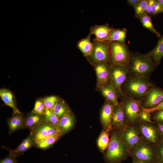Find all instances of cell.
<instances>
[{
  "label": "cell",
  "instance_id": "obj_1",
  "mask_svg": "<svg viewBox=\"0 0 163 163\" xmlns=\"http://www.w3.org/2000/svg\"><path fill=\"white\" fill-rule=\"evenodd\" d=\"M156 67L147 54L139 52L131 53L127 66L128 75L149 78Z\"/></svg>",
  "mask_w": 163,
  "mask_h": 163
},
{
  "label": "cell",
  "instance_id": "obj_2",
  "mask_svg": "<svg viewBox=\"0 0 163 163\" xmlns=\"http://www.w3.org/2000/svg\"><path fill=\"white\" fill-rule=\"evenodd\" d=\"M154 85L149 78L128 75L122 85V90L123 97L141 101Z\"/></svg>",
  "mask_w": 163,
  "mask_h": 163
},
{
  "label": "cell",
  "instance_id": "obj_3",
  "mask_svg": "<svg viewBox=\"0 0 163 163\" xmlns=\"http://www.w3.org/2000/svg\"><path fill=\"white\" fill-rule=\"evenodd\" d=\"M112 132L105 159L107 163H120L130 156L120 136L119 132Z\"/></svg>",
  "mask_w": 163,
  "mask_h": 163
},
{
  "label": "cell",
  "instance_id": "obj_4",
  "mask_svg": "<svg viewBox=\"0 0 163 163\" xmlns=\"http://www.w3.org/2000/svg\"><path fill=\"white\" fill-rule=\"evenodd\" d=\"M120 104L127 124L134 125L138 124L139 116L142 110L141 101L124 96L122 98Z\"/></svg>",
  "mask_w": 163,
  "mask_h": 163
},
{
  "label": "cell",
  "instance_id": "obj_5",
  "mask_svg": "<svg viewBox=\"0 0 163 163\" xmlns=\"http://www.w3.org/2000/svg\"><path fill=\"white\" fill-rule=\"evenodd\" d=\"M130 156L145 163H155L158 159L155 147L142 141L131 150Z\"/></svg>",
  "mask_w": 163,
  "mask_h": 163
},
{
  "label": "cell",
  "instance_id": "obj_6",
  "mask_svg": "<svg viewBox=\"0 0 163 163\" xmlns=\"http://www.w3.org/2000/svg\"><path fill=\"white\" fill-rule=\"evenodd\" d=\"M110 65H119L127 67L131 53L125 43L110 42Z\"/></svg>",
  "mask_w": 163,
  "mask_h": 163
},
{
  "label": "cell",
  "instance_id": "obj_7",
  "mask_svg": "<svg viewBox=\"0 0 163 163\" xmlns=\"http://www.w3.org/2000/svg\"><path fill=\"white\" fill-rule=\"evenodd\" d=\"M154 123L139 122L138 126L142 140L156 147L162 140L158 126Z\"/></svg>",
  "mask_w": 163,
  "mask_h": 163
},
{
  "label": "cell",
  "instance_id": "obj_8",
  "mask_svg": "<svg viewBox=\"0 0 163 163\" xmlns=\"http://www.w3.org/2000/svg\"><path fill=\"white\" fill-rule=\"evenodd\" d=\"M110 73L109 84L114 87L118 97L122 98L123 95L122 87L128 75L127 67L119 65H111Z\"/></svg>",
  "mask_w": 163,
  "mask_h": 163
},
{
  "label": "cell",
  "instance_id": "obj_9",
  "mask_svg": "<svg viewBox=\"0 0 163 163\" xmlns=\"http://www.w3.org/2000/svg\"><path fill=\"white\" fill-rule=\"evenodd\" d=\"M121 138L130 154L131 150L142 140L138 126L127 125L118 130Z\"/></svg>",
  "mask_w": 163,
  "mask_h": 163
},
{
  "label": "cell",
  "instance_id": "obj_10",
  "mask_svg": "<svg viewBox=\"0 0 163 163\" xmlns=\"http://www.w3.org/2000/svg\"><path fill=\"white\" fill-rule=\"evenodd\" d=\"M110 42L108 41L98 40L95 39L93 40V50L89 57L91 62L94 65L102 62L110 64Z\"/></svg>",
  "mask_w": 163,
  "mask_h": 163
},
{
  "label": "cell",
  "instance_id": "obj_11",
  "mask_svg": "<svg viewBox=\"0 0 163 163\" xmlns=\"http://www.w3.org/2000/svg\"><path fill=\"white\" fill-rule=\"evenodd\" d=\"M163 100V90L154 85L141 101L143 108L150 109L157 106Z\"/></svg>",
  "mask_w": 163,
  "mask_h": 163
},
{
  "label": "cell",
  "instance_id": "obj_12",
  "mask_svg": "<svg viewBox=\"0 0 163 163\" xmlns=\"http://www.w3.org/2000/svg\"><path fill=\"white\" fill-rule=\"evenodd\" d=\"M58 131L55 126L45 122L31 130L30 135L35 143L39 142Z\"/></svg>",
  "mask_w": 163,
  "mask_h": 163
},
{
  "label": "cell",
  "instance_id": "obj_13",
  "mask_svg": "<svg viewBox=\"0 0 163 163\" xmlns=\"http://www.w3.org/2000/svg\"><path fill=\"white\" fill-rule=\"evenodd\" d=\"M109 63L102 62L94 65L97 77V86L100 89L104 86L109 84L110 79Z\"/></svg>",
  "mask_w": 163,
  "mask_h": 163
},
{
  "label": "cell",
  "instance_id": "obj_14",
  "mask_svg": "<svg viewBox=\"0 0 163 163\" xmlns=\"http://www.w3.org/2000/svg\"><path fill=\"white\" fill-rule=\"evenodd\" d=\"M114 107L112 103L106 101L100 113L101 121L104 129L109 131L113 129L111 122Z\"/></svg>",
  "mask_w": 163,
  "mask_h": 163
},
{
  "label": "cell",
  "instance_id": "obj_15",
  "mask_svg": "<svg viewBox=\"0 0 163 163\" xmlns=\"http://www.w3.org/2000/svg\"><path fill=\"white\" fill-rule=\"evenodd\" d=\"M112 129L119 130L127 124L126 123L120 103L114 106L111 120Z\"/></svg>",
  "mask_w": 163,
  "mask_h": 163
},
{
  "label": "cell",
  "instance_id": "obj_16",
  "mask_svg": "<svg viewBox=\"0 0 163 163\" xmlns=\"http://www.w3.org/2000/svg\"><path fill=\"white\" fill-rule=\"evenodd\" d=\"M74 116L69 110L58 120L57 129L62 136L69 132L74 126Z\"/></svg>",
  "mask_w": 163,
  "mask_h": 163
},
{
  "label": "cell",
  "instance_id": "obj_17",
  "mask_svg": "<svg viewBox=\"0 0 163 163\" xmlns=\"http://www.w3.org/2000/svg\"><path fill=\"white\" fill-rule=\"evenodd\" d=\"M113 28L107 24L103 25H95L91 27L89 34H94L96 39L103 41L107 38L110 32Z\"/></svg>",
  "mask_w": 163,
  "mask_h": 163
},
{
  "label": "cell",
  "instance_id": "obj_18",
  "mask_svg": "<svg viewBox=\"0 0 163 163\" xmlns=\"http://www.w3.org/2000/svg\"><path fill=\"white\" fill-rule=\"evenodd\" d=\"M146 54L157 66L159 64L163 57V35L160 37L155 47Z\"/></svg>",
  "mask_w": 163,
  "mask_h": 163
},
{
  "label": "cell",
  "instance_id": "obj_19",
  "mask_svg": "<svg viewBox=\"0 0 163 163\" xmlns=\"http://www.w3.org/2000/svg\"><path fill=\"white\" fill-rule=\"evenodd\" d=\"M35 143L33 139L30 134L15 149L13 150H8L9 151V153L17 158L24 154L32 146L35 145Z\"/></svg>",
  "mask_w": 163,
  "mask_h": 163
},
{
  "label": "cell",
  "instance_id": "obj_20",
  "mask_svg": "<svg viewBox=\"0 0 163 163\" xmlns=\"http://www.w3.org/2000/svg\"><path fill=\"white\" fill-rule=\"evenodd\" d=\"M25 118L21 113L13 114L12 116L8 121L9 127V133L24 128Z\"/></svg>",
  "mask_w": 163,
  "mask_h": 163
},
{
  "label": "cell",
  "instance_id": "obj_21",
  "mask_svg": "<svg viewBox=\"0 0 163 163\" xmlns=\"http://www.w3.org/2000/svg\"><path fill=\"white\" fill-rule=\"evenodd\" d=\"M0 96L5 104L12 109L13 114L21 113L17 108L14 100V96L11 91L5 88L1 89Z\"/></svg>",
  "mask_w": 163,
  "mask_h": 163
},
{
  "label": "cell",
  "instance_id": "obj_22",
  "mask_svg": "<svg viewBox=\"0 0 163 163\" xmlns=\"http://www.w3.org/2000/svg\"><path fill=\"white\" fill-rule=\"evenodd\" d=\"M100 89L107 101L111 103L114 106L119 103L116 91L111 85L109 83L106 84Z\"/></svg>",
  "mask_w": 163,
  "mask_h": 163
},
{
  "label": "cell",
  "instance_id": "obj_23",
  "mask_svg": "<svg viewBox=\"0 0 163 163\" xmlns=\"http://www.w3.org/2000/svg\"><path fill=\"white\" fill-rule=\"evenodd\" d=\"M45 122L43 115L32 112L25 119L24 128L32 130Z\"/></svg>",
  "mask_w": 163,
  "mask_h": 163
},
{
  "label": "cell",
  "instance_id": "obj_24",
  "mask_svg": "<svg viewBox=\"0 0 163 163\" xmlns=\"http://www.w3.org/2000/svg\"><path fill=\"white\" fill-rule=\"evenodd\" d=\"M127 33L125 28L113 29L110 32L108 37L103 41H117L125 43Z\"/></svg>",
  "mask_w": 163,
  "mask_h": 163
},
{
  "label": "cell",
  "instance_id": "obj_25",
  "mask_svg": "<svg viewBox=\"0 0 163 163\" xmlns=\"http://www.w3.org/2000/svg\"><path fill=\"white\" fill-rule=\"evenodd\" d=\"M91 36L89 34L86 38L79 40L77 44L78 48L87 57L91 55L94 48L93 44L90 40Z\"/></svg>",
  "mask_w": 163,
  "mask_h": 163
},
{
  "label": "cell",
  "instance_id": "obj_26",
  "mask_svg": "<svg viewBox=\"0 0 163 163\" xmlns=\"http://www.w3.org/2000/svg\"><path fill=\"white\" fill-rule=\"evenodd\" d=\"M62 136L58 131L44 139L35 144V146L37 148L43 149H46L52 146Z\"/></svg>",
  "mask_w": 163,
  "mask_h": 163
},
{
  "label": "cell",
  "instance_id": "obj_27",
  "mask_svg": "<svg viewBox=\"0 0 163 163\" xmlns=\"http://www.w3.org/2000/svg\"><path fill=\"white\" fill-rule=\"evenodd\" d=\"M139 19L143 27L149 29L152 33L155 34L157 37H161L160 33L157 31L153 26L151 16L145 12Z\"/></svg>",
  "mask_w": 163,
  "mask_h": 163
},
{
  "label": "cell",
  "instance_id": "obj_28",
  "mask_svg": "<svg viewBox=\"0 0 163 163\" xmlns=\"http://www.w3.org/2000/svg\"><path fill=\"white\" fill-rule=\"evenodd\" d=\"M109 131L104 130L101 133L97 140V144L98 148L102 152L106 149L109 143Z\"/></svg>",
  "mask_w": 163,
  "mask_h": 163
},
{
  "label": "cell",
  "instance_id": "obj_29",
  "mask_svg": "<svg viewBox=\"0 0 163 163\" xmlns=\"http://www.w3.org/2000/svg\"><path fill=\"white\" fill-rule=\"evenodd\" d=\"M52 110L59 120L69 109L65 102L62 99H59Z\"/></svg>",
  "mask_w": 163,
  "mask_h": 163
},
{
  "label": "cell",
  "instance_id": "obj_30",
  "mask_svg": "<svg viewBox=\"0 0 163 163\" xmlns=\"http://www.w3.org/2000/svg\"><path fill=\"white\" fill-rule=\"evenodd\" d=\"M43 117L46 123L52 125L57 128L59 119L53 112L52 109L46 108Z\"/></svg>",
  "mask_w": 163,
  "mask_h": 163
},
{
  "label": "cell",
  "instance_id": "obj_31",
  "mask_svg": "<svg viewBox=\"0 0 163 163\" xmlns=\"http://www.w3.org/2000/svg\"><path fill=\"white\" fill-rule=\"evenodd\" d=\"M148 0H140L134 7L135 16L140 19L145 12Z\"/></svg>",
  "mask_w": 163,
  "mask_h": 163
},
{
  "label": "cell",
  "instance_id": "obj_32",
  "mask_svg": "<svg viewBox=\"0 0 163 163\" xmlns=\"http://www.w3.org/2000/svg\"><path fill=\"white\" fill-rule=\"evenodd\" d=\"M59 99L56 96H51L44 98L42 101L46 108L53 109Z\"/></svg>",
  "mask_w": 163,
  "mask_h": 163
},
{
  "label": "cell",
  "instance_id": "obj_33",
  "mask_svg": "<svg viewBox=\"0 0 163 163\" xmlns=\"http://www.w3.org/2000/svg\"><path fill=\"white\" fill-rule=\"evenodd\" d=\"M46 107L42 100H38L35 102L34 106L32 112L34 113L43 115Z\"/></svg>",
  "mask_w": 163,
  "mask_h": 163
},
{
  "label": "cell",
  "instance_id": "obj_34",
  "mask_svg": "<svg viewBox=\"0 0 163 163\" xmlns=\"http://www.w3.org/2000/svg\"><path fill=\"white\" fill-rule=\"evenodd\" d=\"M151 113L144 110L142 108V110L141 111L139 116V122H145L155 123L151 120Z\"/></svg>",
  "mask_w": 163,
  "mask_h": 163
},
{
  "label": "cell",
  "instance_id": "obj_35",
  "mask_svg": "<svg viewBox=\"0 0 163 163\" xmlns=\"http://www.w3.org/2000/svg\"><path fill=\"white\" fill-rule=\"evenodd\" d=\"M153 113L152 118L155 123L163 125V110L154 111Z\"/></svg>",
  "mask_w": 163,
  "mask_h": 163
},
{
  "label": "cell",
  "instance_id": "obj_36",
  "mask_svg": "<svg viewBox=\"0 0 163 163\" xmlns=\"http://www.w3.org/2000/svg\"><path fill=\"white\" fill-rule=\"evenodd\" d=\"M161 13H163L162 5L158 0H155L152 6V15L155 16Z\"/></svg>",
  "mask_w": 163,
  "mask_h": 163
},
{
  "label": "cell",
  "instance_id": "obj_37",
  "mask_svg": "<svg viewBox=\"0 0 163 163\" xmlns=\"http://www.w3.org/2000/svg\"><path fill=\"white\" fill-rule=\"evenodd\" d=\"M16 158L9 153L8 155L1 160L0 163H17Z\"/></svg>",
  "mask_w": 163,
  "mask_h": 163
},
{
  "label": "cell",
  "instance_id": "obj_38",
  "mask_svg": "<svg viewBox=\"0 0 163 163\" xmlns=\"http://www.w3.org/2000/svg\"><path fill=\"white\" fill-rule=\"evenodd\" d=\"M158 158L163 160V140L155 147Z\"/></svg>",
  "mask_w": 163,
  "mask_h": 163
},
{
  "label": "cell",
  "instance_id": "obj_39",
  "mask_svg": "<svg viewBox=\"0 0 163 163\" xmlns=\"http://www.w3.org/2000/svg\"><path fill=\"white\" fill-rule=\"evenodd\" d=\"M143 110L150 113L159 110H163V100L156 107L150 109H147L142 107Z\"/></svg>",
  "mask_w": 163,
  "mask_h": 163
},
{
  "label": "cell",
  "instance_id": "obj_40",
  "mask_svg": "<svg viewBox=\"0 0 163 163\" xmlns=\"http://www.w3.org/2000/svg\"><path fill=\"white\" fill-rule=\"evenodd\" d=\"M155 2V0H148L145 13L149 15H152V6Z\"/></svg>",
  "mask_w": 163,
  "mask_h": 163
},
{
  "label": "cell",
  "instance_id": "obj_41",
  "mask_svg": "<svg viewBox=\"0 0 163 163\" xmlns=\"http://www.w3.org/2000/svg\"><path fill=\"white\" fill-rule=\"evenodd\" d=\"M140 0H127V3L133 7L140 1Z\"/></svg>",
  "mask_w": 163,
  "mask_h": 163
},
{
  "label": "cell",
  "instance_id": "obj_42",
  "mask_svg": "<svg viewBox=\"0 0 163 163\" xmlns=\"http://www.w3.org/2000/svg\"><path fill=\"white\" fill-rule=\"evenodd\" d=\"M132 163H145L139 160L133 159Z\"/></svg>",
  "mask_w": 163,
  "mask_h": 163
},
{
  "label": "cell",
  "instance_id": "obj_43",
  "mask_svg": "<svg viewBox=\"0 0 163 163\" xmlns=\"http://www.w3.org/2000/svg\"><path fill=\"white\" fill-rule=\"evenodd\" d=\"M155 163H163V160L158 158V159Z\"/></svg>",
  "mask_w": 163,
  "mask_h": 163
},
{
  "label": "cell",
  "instance_id": "obj_44",
  "mask_svg": "<svg viewBox=\"0 0 163 163\" xmlns=\"http://www.w3.org/2000/svg\"><path fill=\"white\" fill-rule=\"evenodd\" d=\"M159 2L161 4L162 8L163 9V0H158Z\"/></svg>",
  "mask_w": 163,
  "mask_h": 163
},
{
  "label": "cell",
  "instance_id": "obj_45",
  "mask_svg": "<svg viewBox=\"0 0 163 163\" xmlns=\"http://www.w3.org/2000/svg\"></svg>",
  "mask_w": 163,
  "mask_h": 163
}]
</instances>
